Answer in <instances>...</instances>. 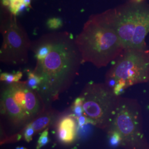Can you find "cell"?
Segmentation results:
<instances>
[{
	"mask_svg": "<svg viewBox=\"0 0 149 149\" xmlns=\"http://www.w3.org/2000/svg\"><path fill=\"white\" fill-rule=\"evenodd\" d=\"M49 132L48 128L45 129L42 133L41 134L39 140L38 141L37 149H40L45 145H46L49 142L50 140L49 138Z\"/></svg>",
	"mask_w": 149,
	"mask_h": 149,
	"instance_id": "obj_15",
	"label": "cell"
},
{
	"mask_svg": "<svg viewBox=\"0 0 149 149\" xmlns=\"http://www.w3.org/2000/svg\"><path fill=\"white\" fill-rule=\"evenodd\" d=\"M84 114L91 124L102 129L111 125L117 107L119 97L105 84L90 82L82 90Z\"/></svg>",
	"mask_w": 149,
	"mask_h": 149,
	"instance_id": "obj_5",
	"label": "cell"
},
{
	"mask_svg": "<svg viewBox=\"0 0 149 149\" xmlns=\"http://www.w3.org/2000/svg\"><path fill=\"white\" fill-rule=\"evenodd\" d=\"M110 77L123 84L126 88L149 81V53L146 50L124 49L108 71Z\"/></svg>",
	"mask_w": 149,
	"mask_h": 149,
	"instance_id": "obj_7",
	"label": "cell"
},
{
	"mask_svg": "<svg viewBox=\"0 0 149 149\" xmlns=\"http://www.w3.org/2000/svg\"><path fill=\"white\" fill-rule=\"evenodd\" d=\"M76 120L71 114L60 118L56 128L58 138L61 143L70 144L74 141L77 130Z\"/></svg>",
	"mask_w": 149,
	"mask_h": 149,
	"instance_id": "obj_9",
	"label": "cell"
},
{
	"mask_svg": "<svg viewBox=\"0 0 149 149\" xmlns=\"http://www.w3.org/2000/svg\"><path fill=\"white\" fill-rule=\"evenodd\" d=\"M31 50L36 59L33 71L42 80L38 92L48 101L58 100L72 84L82 63L74 39L68 32L49 33L32 43Z\"/></svg>",
	"mask_w": 149,
	"mask_h": 149,
	"instance_id": "obj_1",
	"label": "cell"
},
{
	"mask_svg": "<svg viewBox=\"0 0 149 149\" xmlns=\"http://www.w3.org/2000/svg\"><path fill=\"white\" fill-rule=\"evenodd\" d=\"M44 99L26 81L7 85L1 94V113L16 128L26 127L46 111Z\"/></svg>",
	"mask_w": 149,
	"mask_h": 149,
	"instance_id": "obj_4",
	"label": "cell"
},
{
	"mask_svg": "<svg viewBox=\"0 0 149 149\" xmlns=\"http://www.w3.org/2000/svg\"><path fill=\"white\" fill-rule=\"evenodd\" d=\"M119 38L124 49L146 50L149 5L130 1L101 13Z\"/></svg>",
	"mask_w": 149,
	"mask_h": 149,
	"instance_id": "obj_3",
	"label": "cell"
},
{
	"mask_svg": "<svg viewBox=\"0 0 149 149\" xmlns=\"http://www.w3.org/2000/svg\"><path fill=\"white\" fill-rule=\"evenodd\" d=\"M76 120L77 123V129H80V128L83 127L86 124H91L90 120L84 114H83L80 117L76 119Z\"/></svg>",
	"mask_w": 149,
	"mask_h": 149,
	"instance_id": "obj_17",
	"label": "cell"
},
{
	"mask_svg": "<svg viewBox=\"0 0 149 149\" xmlns=\"http://www.w3.org/2000/svg\"><path fill=\"white\" fill-rule=\"evenodd\" d=\"M16 149H27L26 148H24V147H22V146H21V147H17L16 148Z\"/></svg>",
	"mask_w": 149,
	"mask_h": 149,
	"instance_id": "obj_19",
	"label": "cell"
},
{
	"mask_svg": "<svg viewBox=\"0 0 149 149\" xmlns=\"http://www.w3.org/2000/svg\"><path fill=\"white\" fill-rule=\"evenodd\" d=\"M1 31L3 42L0 49V61L10 65L27 63L32 43L15 15L11 13L5 19Z\"/></svg>",
	"mask_w": 149,
	"mask_h": 149,
	"instance_id": "obj_8",
	"label": "cell"
},
{
	"mask_svg": "<svg viewBox=\"0 0 149 149\" xmlns=\"http://www.w3.org/2000/svg\"><path fill=\"white\" fill-rule=\"evenodd\" d=\"M27 75V85L32 90L38 91L42 83L40 78L35 73H34L33 71H28Z\"/></svg>",
	"mask_w": 149,
	"mask_h": 149,
	"instance_id": "obj_12",
	"label": "cell"
},
{
	"mask_svg": "<svg viewBox=\"0 0 149 149\" xmlns=\"http://www.w3.org/2000/svg\"><path fill=\"white\" fill-rule=\"evenodd\" d=\"M82 63L106 66L124 50L116 32L101 13L91 16L74 39Z\"/></svg>",
	"mask_w": 149,
	"mask_h": 149,
	"instance_id": "obj_2",
	"label": "cell"
},
{
	"mask_svg": "<svg viewBox=\"0 0 149 149\" xmlns=\"http://www.w3.org/2000/svg\"><path fill=\"white\" fill-rule=\"evenodd\" d=\"M35 130L29 124L27 125L23 130L24 138L27 143H29L32 140L33 135L34 134Z\"/></svg>",
	"mask_w": 149,
	"mask_h": 149,
	"instance_id": "obj_16",
	"label": "cell"
},
{
	"mask_svg": "<svg viewBox=\"0 0 149 149\" xmlns=\"http://www.w3.org/2000/svg\"><path fill=\"white\" fill-rule=\"evenodd\" d=\"M47 26L50 29L56 30L63 26V21L59 18H50L47 22Z\"/></svg>",
	"mask_w": 149,
	"mask_h": 149,
	"instance_id": "obj_14",
	"label": "cell"
},
{
	"mask_svg": "<svg viewBox=\"0 0 149 149\" xmlns=\"http://www.w3.org/2000/svg\"><path fill=\"white\" fill-rule=\"evenodd\" d=\"M58 113L54 110H46L43 113L34 118L29 123V124L35 130V133H37L46 129L52 124L55 118L58 117Z\"/></svg>",
	"mask_w": 149,
	"mask_h": 149,
	"instance_id": "obj_10",
	"label": "cell"
},
{
	"mask_svg": "<svg viewBox=\"0 0 149 149\" xmlns=\"http://www.w3.org/2000/svg\"><path fill=\"white\" fill-rule=\"evenodd\" d=\"M108 134L109 143L112 147L116 148L120 144H122V137L117 131L113 129H109Z\"/></svg>",
	"mask_w": 149,
	"mask_h": 149,
	"instance_id": "obj_13",
	"label": "cell"
},
{
	"mask_svg": "<svg viewBox=\"0 0 149 149\" xmlns=\"http://www.w3.org/2000/svg\"><path fill=\"white\" fill-rule=\"evenodd\" d=\"M141 107L134 99L119 97L115 116L109 129L122 136V145L130 149H145Z\"/></svg>",
	"mask_w": 149,
	"mask_h": 149,
	"instance_id": "obj_6",
	"label": "cell"
},
{
	"mask_svg": "<svg viewBox=\"0 0 149 149\" xmlns=\"http://www.w3.org/2000/svg\"><path fill=\"white\" fill-rule=\"evenodd\" d=\"M22 76L23 73L20 71L12 74L3 72L0 75V80L2 82H5L7 85H8L20 81Z\"/></svg>",
	"mask_w": 149,
	"mask_h": 149,
	"instance_id": "obj_11",
	"label": "cell"
},
{
	"mask_svg": "<svg viewBox=\"0 0 149 149\" xmlns=\"http://www.w3.org/2000/svg\"><path fill=\"white\" fill-rule=\"evenodd\" d=\"M131 1L135 2H143V0H132Z\"/></svg>",
	"mask_w": 149,
	"mask_h": 149,
	"instance_id": "obj_18",
	"label": "cell"
}]
</instances>
